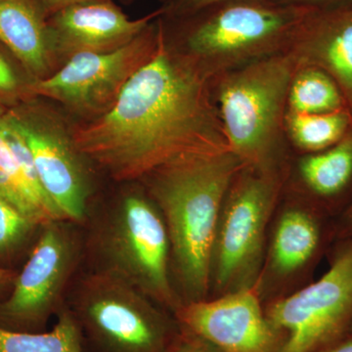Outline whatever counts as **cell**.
<instances>
[{"mask_svg": "<svg viewBox=\"0 0 352 352\" xmlns=\"http://www.w3.org/2000/svg\"><path fill=\"white\" fill-rule=\"evenodd\" d=\"M310 8L274 0H227L179 16H160L164 38L212 80L256 60L286 52Z\"/></svg>", "mask_w": 352, "mask_h": 352, "instance_id": "obj_4", "label": "cell"}, {"mask_svg": "<svg viewBox=\"0 0 352 352\" xmlns=\"http://www.w3.org/2000/svg\"><path fill=\"white\" fill-rule=\"evenodd\" d=\"M335 236L339 240L352 238V201L338 217L335 224Z\"/></svg>", "mask_w": 352, "mask_h": 352, "instance_id": "obj_27", "label": "cell"}, {"mask_svg": "<svg viewBox=\"0 0 352 352\" xmlns=\"http://www.w3.org/2000/svg\"><path fill=\"white\" fill-rule=\"evenodd\" d=\"M83 263L82 226L60 219L41 227L12 289L0 300V328L45 332L50 319L66 307Z\"/></svg>", "mask_w": 352, "mask_h": 352, "instance_id": "obj_7", "label": "cell"}, {"mask_svg": "<svg viewBox=\"0 0 352 352\" xmlns=\"http://www.w3.org/2000/svg\"><path fill=\"white\" fill-rule=\"evenodd\" d=\"M164 38L160 17L119 50L69 58L43 80H32L30 98L57 102L88 122L110 111L136 72L156 55Z\"/></svg>", "mask_w": 352, "mask_h": 352, "instance_id": "obj_9", "label": "cell"}, {"mask_svg": "<svg viewBox=\"0 0 352 352\" xmlns=\"http://www.w3.org/2000/svg\"><path fill=\"white\" fill-rule=\"evenodd\" d=\"M103 207L90 210L82 226L85 263L142 292L175 314L182 305L173 283L170 245L161 212L139 182Z\"/></svg>", "mask_w": 352, "mask_h": 352, "instance_id": "obj_3", "label": "cell"}, {"mask_svg": "<svg viewBox=\"0 0 352 352\" xmlns=\"http://www.w3.org/2000/svg\"><path fill=\"white\" fill-rule=\"evenodd\" d=\"M352 129L349 109L323 113L287 112L285 132L302 151L315 153L327 149L342 140Z\"/></svg>", "mask_w": 352, "mask_h": 352, "instance_id": "obj_20", "label": "cell"}, {"mask_svg": "<svg viewBox=\"0 0 352 352\" xmlns=\"http://www.w3.org/2000/svg\"><path fill=\"white\" fill-rule=\"evenodd\" d=\"M17 273V271L14 270L13 268L3 267L0 265V300L6 298L12 289Z\"/></svg>", "mask_w": 352, "mask_h": 352, "instance_id": "obj_29", "label": "cell"}, {"mask_svg": "<svg viewBox=\"0 0 352 352\" xmlns=\"http://www.w3.org/2000/svg\"><path fill=\"white\" fill-rule=\"evenodd\" d=\"M67 307L85 352H168L180 331L175 315L142 292L88 268L74 281Z\"/></svg>", "mask_w": 352, "mask_h": 352, "instance_id": "obj_6", "label": "cell"}, {"mask_svg": "<svg viewBox=\"0 0 352 352\" xmlns=\"http://www.w3.org/2000/svg\"><path fill=\"white\" fill-rule=\"evenodd\" d=\"M344 109H349L346 98L327 73L316 67L298 65L289 85L287 112L323 113Z\"/></svg>", "mask_w": 352, "mask_h": 352, "instance_id": "obj_19", "label": "cell"}, {"mask_svg": "<svg viewBox=\"0 0 352 352\" xmlns=\"http://www.w3.org/2000/svg\"><path fill=\"white\" fill-rule=\"evenodd\" d=\"M38 1L43 6L46 16H48L67 8V7L83 3V2L92 1V0H38Z\"/></svg>", "mask_w": 352, "mask_h": 352, "instance_id": "obj_28", "label": "cell"}, {"mask_svg": "<svg viewBox=\"0 0 352 352\" xmlns=\"http://www.w3.org/2000/svg\"><path fill=\"white\" fill-rule=\"evenodd\" d=\"M287 51L298 65L327 73L339 85L352 113V3L310 8Z\"/></svg>", "mask_w": 352, "mask_h": 352, "instance_id": "obj_14", "label": "cell"}, {"mask_svg": "<svg viewBox=\"0 0 352 352\" xmlns=\"http://www.w3.org/2000/svg\"><path fill=\"white\" fill-rule=\"evenodd\" d=\"M164 29V28H163ZM212 78L164 38L101 117L72 127L74 142L117 183L140 182L157 168L231 152Z\"/></svg>", "mask_w": 352, "mask_h": 352, "instance_id": "obj_1", "label": "cell"}, {"mask_svg": "<svg viewBox=\"0 0 352 352\" xmlns=\"http://www.w3.org/2000/svg\"><path fill=\"white\" fill-rule=\"evenodd\" d=\"M300 175L322 207L342 214L352 201V129L335 145L303 157Z\"/></svg>", "mask_w": 352, "mask_h": 352, "instance_id": "obj_17", "label": "cell"}, {"mask_svg": "<svg viewBox=\"0 0 352 352\" xmlns=\"http://www.w3.org/2000/svg\"><path fill=\"white\" fill-rule=\"evenodd\" d=\"M41 227L0 196V265L12 268L11 264L31 251Z\"/></svg>", "mask_w": 352, "mask_h": 352, "instance_id": "obj_22", "label": "cell"}, {"mask_svg": "<svg viewBox=\"0 0 352 352\" xmlns=\"http://www.w3.org/2000/svg\"><path fill=\"white\" fill-rule=\"evenodd\" d=\"M162 13L160 8L144 17L131 19L113 0H92L48 15V38L56 69L76 55L119 50Z\"/></svg>", "mask_w": 352, "mask_h": 352, "instance_id": "obj_13", "label": "cell"}, {"mask_svg": "<svg viewBox=\"0 0 352 352\" xmlns=\"http://www.w3.org/2000/svg\"><path fill=\"white\" fill-rule=\"evenodd\" d=\"M351 332H352V327H351Z\"/></svg>", "mask_w": 352, "mask_h": 352, "instance_id": "obj_32", "label": "cell"}, {"mask_svg": "<svg viewBox=\"0 0 352 352\" xmlns=\"http://www.w3.org/2000/svg\"><path fill=\"white\" fill-rule=\"evenodd\" d=\"M298 67L286 51L231 69L212 82L229 150L245 166L278 168L289 85Z\"/></svg>", "mask_w": 352, "mask_h": 352, "instance_id": "obj_5", "label": "cell"}, {"mask_svg": "<svg viewBox=\"0 0 352 352\" xmlns=\"http://www.w3.org/2000/svg\"><path fill=\"white\" fill-rule=\"evenodd\" d=\"M244 166L235 154L226 152L166 164L140 182L166 223L171 278L182 305L208 295L222 206Z\"/></svg>", "mask_w": 352, "mask_h": 352, "instance_id": "obj_2", "label": "cell"}, {"mask_svg": "<svg viewBox=\"0 0 352 352\" xmlns=\"http://www.w3.org/2000/svg\"><path fill=\"white\" fill-rule=\"evenodd\" d=\"M317 352H352V332Z\"/></svg>", "mask_w": 352, "mask_h": 352, "instance_id": "obj_30", "label": "cell"}, {"mask_svg": "<svg viewBox=\"0 0 352 352\" xmlns=\"http://www.w3.org/2000/svg\"><path fill=\"white\" fill-rule=\"evenodd\" d=\"M318 210L291 208L275 229L270 250V264L279 275H289L314 261L325 243L323 217Z\"/></svg>", "mask_w": 352, "mask_h": 352, "instance_id": "obj_16", "label": "cell"}, {"mask_svg": "<svg viewBox=\"0 0 352 352\" xmlns=\"http://www.w3.org/2000/svg\"><path fill=\"white\" fill-rule=\"evenodd\" d=\"M4 113L0 116V196L38 226H43L50 222L64 219L55 206L39 198L30 186L19 162L7 141L4 132Z\"/></svg>", "mask_w": 352, "mask_h": 352, "instance_id": "obj_18", "label": "cell"}, {"mask_svg": "<svg viewBox=\"0 0 352 352\" xmlns=\"http://www.w3.org/2000/svg\"><path fill=\"white\" fill-rule=\"evenodd\" d=\"M227 0H162L164 17H179Z\"/></svg>", "mask_w": 352, "mask_h": 352, "instance_id": "obj_25", "label": "cell"}, {"mask_svg": "<svg viewBox=\"0 0 352 352\" xmlns=\"http://www.w3.org/2000/svg\"><path fill=\"white\" fill-rule=\"evenodd\" d=\"M7 111V109L6 108V106L3 105V104L0 102V116L3 115L4 113H6Z\"/></svg>", "mask_w": 352, "mask_h": 352, "instance_id": "obj_31", "label": "cell"}, {"mask_svg": "<svg viewBox=\"0 0 352 352\" xmlns=\"http://www.w3.org/2000/svg\"><path fill=\"white\" fill-rule=\"evenodd\" d=\"M29 102L7 110V117L29 146L46 195L64 219L82 226L92 208L95 166L76 148L61 117Z\"/></svg>", "mask_w": 352, "mask_h": 352, "instance_id": "obj_10", "label": "cell"}, {"mask_svg": "<svg viewBox=\"0 0 352 352\" xmlns=\"http://www.w3.org/2000/svg\"><path fill=\"white\" fill-rule=\"evenodd\" d=\"M31 82H25L21 78L13 65L0 50V102L4 105L31 100L29 95Z\"/></svg>", "mask_w": 352, "mask_h": 352, "instance_id": "obj_23", "label": "cell"}, {"mask_svg": "<svg viewBox=\"0 0 352 352\" xmlns=\"http://www.w3.org/2000/svg\"><path fill=\"white\" fill-rule=\"evenodd\" d=\"M45 11L38 0H0V43L19 60L32 80L56 72Z\"/></svg>", "mask_w": 352, "mask_h": 352, "instance_id": "obj_15", "label": "cell"}, {"mask_svg": "<svg viewBox=\"0 0 352 352\" xmlns=\"http://www.w3.org/2000/svg\"><path fill=\"white\" fill-rule=\"evenodd\" d=\"M284 6L307 7V8H333L352 3V0H274Z\"/></svg>", "mask_w": 352, "mask_h": 352, "instance_id": "obj_26", "label": "cell"}, {"mask_svg": "<svg viewBox=\"0 0 352 352\" xmlns=\"http://www.w3.org/2000/svg\"><path fill=\"white\" fill-rule=\"evenodd\" d=\"M338 243L320 279L265 309L286 333L282 352H317L351 332L352 238Z\"/></svg>", "mask_w": 352, "mask_h": 352, "instance_id": "obj_11", "label": "cell"}, {"mask_svg": "<svg viewBox=\"0 0 352 352\" xmlns=\"http://www.w3.org/2000/svg\"><path fill=\"white\" fill-rule=\"evenodd\" d=\"M168 352H223L193 333L180 328Z\"/></svg>", "mask_w": 352, "mask_h": 352, "instance_id": "obj_24", "label": "cell"}, {"mask_svg": "<svg viewBox=\"0 0 352 352\" xmlns=\"http://www.w3.org/2000/svg\"><path fill=\"white\" fill-rule=\"evenodd\" d=\"M281 182L278 168L244 166L234 178L222 206L212 252V281L222 293L254 286Z\"/></svg>", "mask_w": 352, "mask_h": 352, "instance_id": "obj_8", "label": "cell"}, {"mask_svg": "<svg viewBox=\"0 0 352 352\" xmlns=\"http://www.w3.org/2000/svg\"><path fill=\"white\" fill-rule=\"evenodd\" d=\"M173 315L180 328L223 352H282L287 342L286 333L266 316L254 286L184 303Z\"/></svg>", "mask_w": 352, "mask_h": 352, "instance_id": "obj_12", "label": "cell"}, {"mask_svg": "<svg viewBox=\"0 0 352 352\" xmlns=\"http://www.w3.org/2000/svg\"><path fill=\"white\" fill-rule=\"evenodd\" d=\"M52 330L24 333L0 328V352H85L75 317L65 307Z\"/></svg>", "mask_w": 352, "mask_h": 352, "instance_id": "obj_21", "label": "cell"}]
</instances>
